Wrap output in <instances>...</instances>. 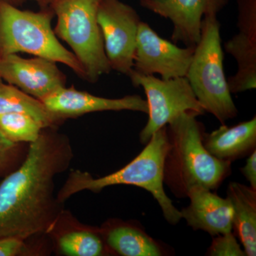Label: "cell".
I'll list each match as a JSON object with an SVG mask.
<instances>
[{
    "label": "cell",
    "mask_w": 256,
    "mask_h": 256,
    "mask_svg": "<svg viewBox=\"0 0 256 256\" xmlns=\"http://www.w3.org/2000/svg\"><path fill=\"white\" fill-rule=\"evenodd\" d=\"M73 148L57 128L42 130L18 168L0 183V238L26 239L50 234L63 213L55 178L66 171Z\"/></svg>",
    "instance_id": "1"
},
{
    "label": "cell",
    "mask_w": 256,
    "mask_h": 256,
    "mask_svg": "<svg viewBox=\"0 0 256 256\" xmlns=\"http://www.w3.org/2000/svg\"><path fill=\"white\" fill-rule=\"evenodd\" d=\"M197 116L192 111L182 112L166 126L163 180L176 198H188L194 188L216 190L232 173V163L217 159L205 148V128Z\"/></svg>",
    "instance_id": "2"
},
{
    "label": "cell",
    "mask_w": 256,
    "mask_h": 256,
    "mask_svg": "<svg viewBox=\"0 0 256 256\" xmlns=\"http://www.w3.org/2000/svg\"><path fill=\"white\" fill-rule=\"evenodd\" d=\"M146 148L130 162L120 170L102 178H94L90 173L73 170L56 194L63 204L70 197L82 191L99 193L114 185H131L150 192L159 204L165 220L176 225L182 220L181 212L174 206L165 193L163 170L168 149L166 126L160 128L152 136Z\"/></svg>",
    "instance_id": "3"
},
{
    "label": "cell",
    "mask_w": 256,
    "mask_h": 256,
    "mask_svg": "<svg viewBox=\"0 0 256 256\" xmlns=\"http://www.w3.org/2000/svg\"><path fill=\"white\" fill-rule=\"evenodd\" d=\"M55 15L50 8L38 12L18 9L0 0V57L26 53L63 64L85 79L82 64L58 41L52 28Z\"/></svg>",
    "instance_id": "4"
},
{
    "label": "cell",
    "mask_w": 256,
    "mask_h": 256,
    "mask_svg": "<svg viewBox=\"0 0 256 256\" xmlns=\"http://www.w3.org/2000/svg\"><path fill=\"white\" fill-rule=\"evenodd\" d=\"M217 14L204 16L200 41L195 46L186 78L205 112L222 124L238 114L224 70V52Z\"/></svg>",
    "instance_id": "5"
},
{
    "label": "cell",
    "mask_w": 256,
    "mask_h": 256,
    "mask_svg": "<svg viewBox=\"0 0 256 256\" xmlns=\"http://www.w3.org/2000/svg\"><path fill=\"white\" fill-rule=\"evenodd\" d=\"M102 0H56L50 6L56 18L54 33L65 42L82 64L86 80L96 82L112 69L98 22Z\"/></svg>",
    "instance_id": "6"
},
{
    "label": "cell",
    "mask_w": 256,
    "mask_h": 256,
    "mask_svg": "<svg viewBox=\"0 0 256 256\" xmlns=\"http://www.w3.org/2000/svg\"><path fill=\"white\" fill-rule=\"evenodd\" d=\"M128 76L134 86L144 89L146 96L149 118L140 133L142 144H146L154 132L182 112L205 114L186 77L164 80L133 70Z\"/></svg>",
    "instance_id": "7"
},
{
    "label": "cell",
    "mask_w": 256,
    "mask_h": 256,
    "mask_svg": "<svg viewBox=\"0 0 256 256\" xmlns=\"http://www.w3.org/2000/svg\"><path fill=\"white\" fill-rule=\"evenodd\" d=\"M98 22L111 69L128 76L133 68L140 18L134 8L120 0H102Z\"/></svg>",
    "instance_id": "8"
},
{
    "label": "cell",
    "mask_w": 256,
    "mask_h": 256,
    "mask_svg": "<svg viewBox=\"0 0 256 256\" xmlns=\"http://www.w3.org/2000/svg\"><path fill=\"white\" fill-rule=\"evenodd\" d=\"M195 46L180 48L159 36L148 23L138 28L133 68L144 76L159 74L162 79L186 76Z\"/></svg>",
    "instance_id": "9"
},
{
    "label": "cell",
    "mask_w": 256,
    "mask_h": 256,
    "mask_svg": "<svg viewBox=\"0 0 256 256\" xmlns=\"http://www.w3.org/2000/svg\"><path fill=\"white\" fill-rule=\"evenodd\" d=\"M56 64L42 57L4 56L0 57V78L42 101L66 87V78Z\"/></svg>",
    "instance_id": "10"
},
{
    "label": "cell",
    "mask_w": 256,
    "mask_h": 256,
    "mask_svg": "<svg viewBox=\"0 0 256 256\" xmlns=\"http://www.w3.org/2000/svg\"><path fill=\"white\" fill-rule=\"evenodd\" d=\"M238 32L226 42V52L236 60V74L227 79L230 94L256 88V0H238Z\"/></svg>",
    "instance_id": "11"
},
{
    "label": "cell",
    "mask_w": 256,
    "mask_h": 256,
    "mask_svg": "<svg viewBox=\"0 0 256 256\" xmlns=\"http://www.w3.org/2000/svg\"><path fill=\"white\" fill-rule=\"evenodd\" d=\"M228 0H140L144 9L168 18L173 25L172 40L186 46L200 41L202 20L210 12L218 14Z\"/></svg>",
    "instance_id": "12"
},
{
    "label": "cell",
    "mask_w": 256,
    "mask_h": 256,
    "mask_svg": "<svg viewBox=\"0 0 256 256\" xmlns=\"http://www.w3.org/2000/svg\"><path fill=\"white\" fill-rule=\"evenodd\" d=\"M47 108L60 119L76 118L90 112L132 110L148 114L146 100L138 95L107 98L64 87L42 100Z\"/></svg>",
    "instance_id": "13"
},
{
    "label": "cell",
    "mask_w": 256,
    "mask_h": 256,
    "mask_svg": "<svg viewBox=\"0 0 256 256\" xmlns=\"http://www.w3.org/2000/svg\"><path fill=\"white\" fill-rule=\"evenodd\" d=\"M190 203L180 210L182 218L193 230H201L212 236L233 232V208L228 198H222L212 190L192 188Z\"/></svg>",
    "instance_id": "14"
},
{
    "label": "cell",
    "mask_w": 256,
    "mask_h": 256,
    "mask_svg": "<svg viewBox=\"0 0 256 256\" xmlns=\"http://www.w3.org/2000/svg\"><path fill=\"white\" fill-rule=\"evenodd\" d=\"M110 254L122 256L168 255L165 248L134 222L111 220L100 228Z\"/></svg>",
    "instance_id": "15"
},
{
    "label": "cell",
    "mask_w": 256,
    "mask_h": 256,
    "mask_svg": "<svg viewBox=\"0 0 256 256\" xmlns=\"http://www.w3.org/2000/svg\"><path fill=\"white\" fill-rule=\"evenodd\" d=\"M204 146L212 156L232 163L256 150V117L234 126L222 124L210 133L205 132Z\"/></svg>",
    "instance_id": "16"
},
{
    "label": "cell",
    "mask_w": 256,
    "mask_h": 256,
    "mask_svg": "<svg viewBox=\"0 0 256 256\" xmlns=\"http://www.w3.org/2000/svg\"><path fill=\"white\" fill-rule=\"evenodd\" d=\"M227 198L233 208V230L242 244L246 256L256 255V190L232 182Z\"/></svg>",
    "instance_id": "17"
},
{
    "label": "cell",
    "mask_w": 256,
    "mask_h": 256,
    "mask_svg": "<svg viewBox=\"0 0 256 256\" xmlns=\"http://www.w3.org/2000/svg\"><path fill=\"white\" fill-rule=\"evenodd\" d=\"M22 114L32 116L44 128H57L64 120L57 117L42 100L10 84L0 82V114Z\"/></svg>",
    "instance_id": "18"
},
{
    "label": "cell",
    "mask_w": 256,
    "mask_h": 256,
    "mask_svg": "<svg viewBox=\"0 0 256 256\" xmlns=\"http://www.w3.org/2000/svg\"><path fill=\"white\" fill-rule=\"evenodd\" d=\"M57 246L68 256H101L110 252L101 235L100 228L84 226L70 229L60 234Z\"/></svg>",
    "instance_id": "19"
},
{
    "label": "cell",
    "mask_w": 256,
    "mask_h": 256,
    "mask_svg": "<svg viewBox=\"0 0 256 256\" xmlns=\"http://www.w3.org/2000/svg\"><path fill=\"white\" fill-rule=\"evenodd\" d=\"M43 129L37 120L28 114H0V132L11 142L31 144L38 139Z\"/></svg>",
    "instance_id": "20"
},
{
    "label": "cell",
    "mask_w": 256,
    "mask_h": 256,
    "mask_svg": "<svg viewBox=\"0 0 256 256\" xmlns=\"http://www.w3.org/2000/svg\"><path fill=\"white\" fill-rule=\"evenodd\" d=\"M28 144L8 140L0 132V176L10 174L22 162Z\"/></svg>",
    "instance_id": "21"
},
{
    "label": "cell",
    "mask_w": 256,
    "mask_h": 256,
    "mask_svg": "<svg viewBox=\"0 0 256 256\" xmlns=\"http://www.w3.org/2000/svg\"><path fill=\"white\" fill-rule=\"evenodd\" d=\"M206 256H246V254L232 232L214 236L212 244L207 250Z\"/></svg>",
    "instance_id": "22"
},
{
    "label": "cell",
    "mask_w": 256,
    "mask_h": 256,
    "mask_svg": "<svg viewBox=\"0 0 256 256\" xmlns=\"http://www.w3.org/2000/svg\"><path fill=\"white\" fill-rule=\"evenodd\" d=\"M31 255L25 240L16 237L0 238V256Z\"/></svg>",
    "instance_id": "23"
},
{
    "label": "cell",
    "mask_w": 256,
    "mask_h": 256,
    "mask_svg": "<svg viewBox=\"0 0 256 256\" xmlns=\"http://www.w3.org/2000/svg\"><path fill=\"white\" fill-rule=\"evenodd\" d=\"M240 172L250 184V188L256 190V150L249 154L246 163Z\"/></svg>",
    "instance_id": "24"
},
{
    "label": "cell",
    "mask_w": 256,
    "mask_h": 256,
    "mask_svg": "<svg viewBox=\"0 0 256 256\" xmlns=\"http://www.w3.org/2000/svg\"><path fill=\"white\" fill-rule=\"evenodd\" d=\"M40 6V9H48L56 0H32Z\"/></svg>",
    "instance_id": "25"
},
{
    "label": "cell",
    "mask_w": 256,
    "mask_h": 256,
    "mask_svg": "<svg viewBox=\"0 0 256 256\" xmlns=\"http://www.w3.org/2000/svg\"><path fill=\"white\" fill-rule=\"evenodd\" d=\"M5 1L11 3L15 6H18L22 4L25 0H5Z\"/></svg>",
    "instance_id": "26"
},
{
    "label": "cell",
    "mask_w": 256,
    "mask_h": 256,
    "mask_svg": "<svg viewBox=\"0 0 256 256\" xmlns=\"http://www.w3.org/2000/svg\"><path fill=\"white\" fill-rule=\"evenodd\" d=\"M2 82V80L1 78H0V82Z\"/></svg>",
    "instance_id": "27"
}]
</instances>
